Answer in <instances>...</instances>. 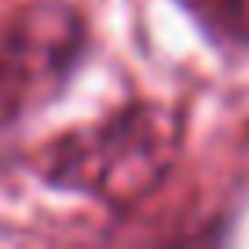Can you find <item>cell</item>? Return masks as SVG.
<instances>
[{"label":"cell","mask_w":249,"mask_h":249,"mask_svg":"<svg viewBox=\"0 0 249 249\" xmlns=\"http://www.w3.org/2000/svg\"><path fill=\"white\" fill-rule=\"evenodd\" d=\"M179 117L161 103H128L117 114L48 143L40 172L55 187L92 195L114 209L143 202L169 176Z\"/></svg>","instance_id":"6da1fadb"},{"label":"cell","mask_w":249,"mask_h":249,"mask_svg":"<svg viewBox=\"0 0 249 249\" xmlns=\"http://www.w3.org/2000/svg\"><path fill=\"white\" fill-rule=\"evenodd\" d=\"M85 55V15L66 0H30L0 30V103L18 117L52 95Z\"/></svg>","instance_id":"7a4b0ae2"},{"label":"cell","mask_w":249,"mask_h":249,"mask_svg":"<svg viewBox=\"0 0 249 249\" xmlns=\"http://www.w3.org/2000/svg\"><path fill=\"white\" fill-rule=\"evenodd\" d=\"M195 22L209 33V40L224 48H249V0H176Z\"/></svg>","instance_id":"3957f363"},{"label":"cell","mask_w":249,"mask_h":249,"mask_svg":"<svg viewBox=\"0 0 249 249\" xmlns=\"http://www.w3.org/2000/svg\"><path fill=\"white\" fill-rule=\"evenodd\" d=\"M4 121H8V114H4V103H0V124H4Z\"/></svg>","instance_id":"277c9868"}]
</instances>
